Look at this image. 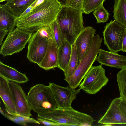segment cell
<instances>
[{"label": "cell", "instance_id": "1", "mask_svg": "<svg viewBox=\"0 0 126 126\" xmlns=\"http://www.w3.org/2000/svg\"><path fill=\"white\" fill-rule=\"evenodd\" d=\"M62 5L57 0H45L24 17L18 19L16 26L32 33L40 28L49 26L56 19Z\"/></svg>", "mask_w": 126, "mask_h": 126}, {"label": "cell", "instance_id": "2", "mask_svg": "<svg viewBox=\"0 0 126 126\" xmlns=\"http://www.w3.org/2000/svg\"><path fill=\"white\" fill-rule=\"evenodd\" d=\"M81 10L67 5H62L56 20L65 40L72 45L78 36L84 28Z\"/></svg>", "mask_w": 126, "mask_h": 126}, {"label": "cell", "instance_id": "3", "mask_svg": "<svg viewBox=\"0 0 126 126\" xmlns=\"http://www.w3.org/2000/svg\"><path fill=\"white\" fill-rule=\"evenodd\" d=\"M38 115V117L57 123L61 126H91L94 121L90 115L72 107L65 109L57 108Z\"/></svg>", "mask_w": 126, "mask_h": 126}, {"label": "cell", "instance_id": "4", "mask_svg": "<svg viewBox=\"0 0 126 126\" xmlns=\"http://www.w3.org/2000/svg\"><path fill=\"white\" fill-rule=\"evenodd\" d=\"M27 98L32 110L38 114L57 108L56 100L49 85L39 84L32 87Z\"/></svg>", "mask_w": 126, "mask_h": 126}, {"label": "cell", "instance_id": "5", "mask_svg": "<svg viewBox=\"0 0 126 126\" xmlns=\"http://www.w3.org/2000/svg\"><path fill=\"white\" fill-rule=\"evenodd\" d=\"M103 40L98 33L94 36L90 49L81 60L75 72L70 77L64 79L71 88L75 89L79 86L93 63L96 60Z\"/></svg>", "mask_w": 126, "mask_h": 126}, {"label": "cell", "instance_id": "6", "mask_svg": "<svg viewBox=\"0 0 126 126\" xmlns=\"http://www.w3.org/2000/svg\"><path fill=\"white\" fill-rule=\"evenodd\" d=\"M32 34L17 27L9 32L1 46L0 54L5 57L20 52L29 42Z\"/></svg>", "mask_w": 126, "mask_h": 126}, {"label": "cell", "instance_id": "7", "mask_svg": "<svg viewBox=\"0 0 126 126\" xmlns=\"http://www.w3.org/2000/svg\"><path fill=\"white\" fill-rule=\"evenodd\" d=\"M102 65L92 66L79 84L80 90L89 94H95L107 85L109 79L106 76L105 70Z\"/></svg>", "mask_w": 126, "mask_h": 126}, {"label": "cell", "instance_id": "8", "mask_svg": "<svg viewBox=\"0 0 126 126\" xmlns=\"http://www.w3.org/2000/svg\"><path fill=\"white\" fill-rule=\"evenodd\" d=\"M125 28L114 20L107 23L103 32L104 43L110 51L117 53L122 50V42Z\"/></svg>", "mask_w": 126, "mask_h": 126}, {"label": "cell", "instance_id": "9", "mask_svg": "<svg viewBox=\"0 0 126 126\" xmlns=\"http://www.w3.org/2000/svg\"><path fill=\"white\" fill-rule=\"evenodd\" d=\"M50 40L37 31L32 34L28 42L27 54L30 61L40 64L46 53Z\"/></svg>", "mask_w": 126, "mask_h": 126}, {"label": "cell", "instance_id": "10", "mask_svg": "<svg viewBox=\"0 0 126 126\" xmlns=\"http://www.w3.org/2000/svg\"><path fill=\"white\" fill-rule=\"evenodd\" d=\"M53 93L57 108L65 109L71 107V104L80 92L79 88L72 89L68 86L64 87L54 83H49V85Z\"/></svg>", "mask_w": 126, "mask_h": 126}, {"label": "cell", "instance_id": "11", "mask_svg": "<svg viewBox=\"0 0 126 126\" xmlns=\"http://www.w3.org/2000/svg\"><path fill=\"white\" fill-rule=\"evenodd\" d=\"M8 84L15 105L16 114L30 117L32 110L27 96L21 87L17 83L8 81Z\"/></svg>", "mask_w": 126, "mask_h": 126}, {"label": "cell", "instance_id": "12", "mask_svg": "<svg viewBox=\"0 0 126 126\" xmlns=\"http://www.w3.org/2000/svg\"><path fill=\"white\" fill-rule=\"evenodd\" d=\"M121 97L115 98L112 101L107 111L98 123L104 126L113 125H126V116L120 110L119 104Z\"/></svg>", "mask_w": 126, "mask_h": 126}, {"label": "cell", "instance_id": "13", "mask_svg": "<svg viewBox=\"0 0 126 126\" xmlns=\"http://www.w3.org/2000/svg\"><path fill=\"white\" fill-rule=\"evenodd\" d=\"M96 30L91 26L84 28L77 36L75 43L76 46L79 63L90 49Z\"/></svg>", "mask_w": 126, "mask_h": 126}, {"label": "cell", "instance_id": "14", "mask_svg": "<svg viewBox=\"0 0 126 126\" xmlns=\"http://www.w3.org/2000/svg\"><path fill=\"white\" fill-rule=\"evenodd\" d=\"M96 60L101 65L119 69L126 68V56L100 49Z\"/></svg>", "mask_w": 126, "mask_h": 126}, {"label": "cell", "instance_id": "15", "mask_svg": "<svg viewBox=\"0 0 126 126\" xmlns=\"http://www.w3.org/2000/svg\"><path fill=\"white\" fill-rule=\"evenodd\" d=\"M58 50L54 38L50 39L46 53L38 66L46 70L57 67Z\"/></svg>", "mask_w": 126, "mask_h": 126}, {"label": "cell", "instance_id": "16", "mask_svg": "<svg viewBox=\"0 0 126 126\" xmlns=\"http://www.w3.org/2000/svg\"><path fill=\"white\" fill-rule=\"evenodd\" d=\"M0 95L7 112L16 114V110L8 84V81L0 75Z\"/></svg>", "mask_w": 126, "mask_h": 126}, {"label": "cell", "instance_id": "17", "mask_svg": "<svg viewBox=\"0 0 126 126\" xmlns=\"http://www.w3.org/2000/svg\"><path fill=\"white\" fill-rule=\"evenodd\" d=\"M0 75L8 81L23 83L29 81L26 75L16 69L0 62Z\"/></svg>", "mask_w": 126, "mask_h": 126}, {"label": "cell", "instance_id": "18", "mask_svg": "<svg viewBox=\"0 0 126 126\" xmlns=\"http://www.w3.org/2000/svg\"><path fill=\"white\" fill-rule=\"evenodd\" d=\"M37 0H7L1 5L18 17Z\"/></svg>", "mask_w": 126, "mask_h": 126}, {"label": "cell", "instance_id": "19", "mask_svg": "<svg viewBox=\"0 0 126 126\" xmlns=\"http://www.w3.org/2000/svg\"><path fill=\"white\" fill-rule=\"evenodd\" d=\"M18 17L0 5V29L11 32L15 29Z\"/></svg>", "mask_w": 126, "mask_h": 126}, {"label": "cell", "instance_id": "20", "mask_svg": "<svg viewBox=\"0 0 126 126\" xmlns=\"http://www.w3.org/2000/svg\"><path fill=\"white\" fill-rule=\"evenodd\" d=\"M72 45L65 40L58 48L57 67L64 71L67 68L70 58Z\"/></svg>", "mask_w": 126, "mask_h": 126}, {"label": "cell", "instance_id": "21", "mask_svg": "<svg viewBox=\"0 0 126 126\" xmlns=\"http://www.w3.org/2000/svg\"><path fill=\"white\" fill-rule=\"evenodd\" d=\"M113 13L114 20L126 28V0H114Z\"/></svg>", "mask_w": 126, "mask_h": 126}, {"label": "cell", "instance_id": "22", "mask_svg": "<svg viewBox=\"0 0 126 126\" xmlns=\"http://www.w3.org/2000/svg\"><path fill=\"white\" fill-rule=\"evenodd\" d=\"M79 64L76 47L74 42L72 45L71 53L68 65L63 71L65 78L68 77L73 74L77 68Z\"/></svg>", "mask_w": 126, "mask_h": 126}, {"label": "cell", "instance_id": "23", "mask_svg": "<svg viewBox=\"0 0 126 126\" xmlns=\"http://www.w3.org/2000/svg\"><path fill=\"white\" fill-rule=\"evenodd\" d=\"M117 80L120 97L126 101V68L121 69L117 73Z\"/></svg>", "mask_w": 126, "mask_h": 126}, {"label": "cell", "instance_id": "24", "mask_svg": "<svg viewBox=\"0 0 126 126\" xmlns=\"http://www.w3.org/2000/svg\"><path fill=\"white\" fill-rule=\"evenodd\" d=\"M54 39L57 46L59 48L65 39L60 28L56 19L50 25Z\"/></svg>", "mask_w": 126, "mask_h": 126}, {"label": "cell", "instance_id": "25", "mask_svg": "<svg viewBox=\"0 0 126 126\" xmlns=\"http://www.w3.org/2000/svg\"><path fill=\"white\" fill-rule=\"evenodd\" d=\"M105 0H83L81 10L83 13L89 14L103 4Z\"/></svg>", "mask_w": 126, "mask_h": 126}, {"label": "cell", "instance_id": "26", "mask_svg": "<svg viewBox=\"0 0 126 126\" xmlns=\"http://www.w3.org/2000/svg\"><path fill=\"white\" fill-rule=\"evenodd\" d=\"M93 14L96 19L97 23H104L108 20L109 13L104 8L103 4L96 9Z\"/></svg>", "mask_w": 126, "mask_h": 126}, {"label": "cell", "instance_id": "27", "mask_svg": "<svg viewBox=\"0 0 126 126\" xmlns=\"http://www.w3.org/2000/svg\"><path fill=\"white\" fill-rule=\"evenodd\" d=\"M37 31L41 35L49 39L54 38L51 28L49 26L41 27Z\"/></svg>", "mask_w": 126, "mask_h": 126}, {"label": "cell", "instance_id": "28", "mask_svg": "<svg viewBox=\"0 0 126 126\" xmlns=\"http://www.w3.org/2000/svg\"><path fill=\"white\" fill-rule=\"evenodd\" d=\"M15 116L16 118L22 123L27 124V123H34L40 124V123L37 120L34 119L29 117L17 114H12Z\"/></svg>", "mask_w": 126, "mask_h": 126}, {"label": "cell", "instance_id": "29", "mask_svg": "<svg viewBox=\"0 0 126 126\" xmlns=\"http://www.w3.org/2000/svg\"><path fill=\"white\" fill-rule=\"evenodd\" d=\"M83 0H68L66 5L74 9L81 10Z\"/></svg>", "mask_w": 126, "mask_h": 126}, {"label": "cell", "instance_id": "30", "mask_svg": "<svg viewBox=\"0 0 126 126\" xmlns=\"http://www.w3.org/2000/svg\"><path fill=\"white\" fill-rule=\"evenodd\" d=\"M3 115L8 119L18 124L23 126H27V124H24L19 120L13 115L6 112L4 113Z\"/></svg>", "mask_w": 126, "mask_h": 126}, {"label": "cell", "instance_id": "31", "mask_svg": "<svg viewBox=\"0 0 126 126\" xmlns=\"http://www.w3.org/2000/svg\"><path fill=\"white\" fill-rule=\"evenodd\" d=\"M37 120L40 123L45 126H61L59 124L45 119L38 117Z\"/></svg>", "mask_w": 126, "mask_h": 126}, {"label": "cell", "instance_id": "32", "mask_svg": "<svg viewBox=\"0 0 126 126\" xmlns=\"http://www.w3.org/2000/svg\"><path fill=\"white\" fill-rule=\"evenodd\" d=\"M120 111L126 116V101L121 99L119 104Z\"/></svg>", "mask_w": 126, "mask_h": 126}, {"label": "cell", "instance_id": "33", "mask_svg": "<svg viewBox=\"0 0 126 126\" xmlns=\"http://www.w3.org/2000/svg\"><path fill=\"white\" fill-rule=\"evenodd\" d=\"M122 51L126 52V28H125L123 38Z\"/></svg>", "mask_w": 126, "mask_h": 126}, {"label": "cell", "instance_id": "34", "mask_svg": "<svg viewBox=\"0 0 126 126\" xmlns=\"http://www.w3.org/2000/svg\"><path fill=\"white\" fill-rule=\"evenodd\" d=\"M33 8V7L32 5L29 7L20 15L18 17V19L22 18L27 15L31 11Z\"/></svg>", "mask_w": 126, "mask_h": 126}, {"label": "cell", "instance_id": "35", "mask_svg": "<svg viewBox=\"0 0 126 126\" xmlns=\"http://www.w3.org/2000/svg\"><path fill=\"white\" fill-rule=\"evenodd\" d=\"M8 31L3 29H0V45L2 44V42L5 35Z\"/></svg>", "mask_w": 126, "mask_h": 126}, {"label": "cell", "instance_id": "36", "mask_svg": "<svg viewBox=\"0 0 126 126\" xmlns=\"http://www.w3.org/2000/svg\"><path fill=\"white\" fill-rule=\"evenodd\" d=\"M45 0H37L36 2L35 5L33 8L38 6L41 4L43 3Z\"/></svg>", "mask_w": 126, "mask_h": 126}, {"label": "cell", "instance_id": "37", "mask_svg": "<svg viewBox=\"0 0 126 126\" xmlns=\"http://www.w3.org/2000/svg\"><path fill=\"white\" fill-rule=\"evenodd\" d=\"M62 5H66L68 0H57Z\"/></svg>", "mask_w": 126, "mask_h": 126}, {"label": "cell", "instance_id": "38", "mask_svg": "<svg viewBox=\"0 0 126 126\" xmlns=\"http://www.w3.org/2000/svg\"><path fill=\"white\" fill-rule=\"evenodd\" d=\"M0 113H1L2 115L4 113V112L1 109V107H0Z\"/></svg>", "mask_w": 126, "mask_h": 126}, {"label": "cell", "instance_id": "39", "mask_svg": "<svg viewBox=\"0 0 126 126\" xmlns=\"http://www.w3.org/2000/svg\"><path fill=\"white\" fill-rule=\"evenodd\" d=\"M7 0H0V2H3V1H6Z\"/></svg>", "mask_w": 126, "mask_h": 126}, {"label": "cell", "instance_id": "40", "mask_svg": "<svg viewBox=\"0 0 126 126\" xmlns=\"http://www.w3.org/2000/svg\"></svg>", "mask_w": 126, "mask_h": 126}]
</instances>
